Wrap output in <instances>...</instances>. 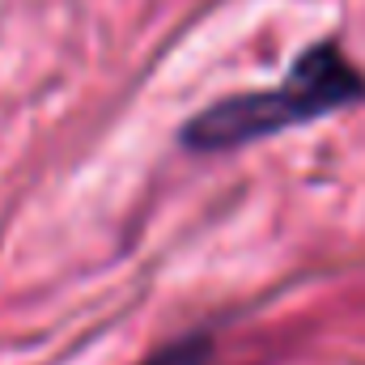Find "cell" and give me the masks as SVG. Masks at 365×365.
Instances as JSON below:
<instances>
[{
    "instance_id": "7a4b0ae2",
    "label": "cell",
    "mask_w": 365,
    "mask_h": 365,
    "mask_svg": "<svg viewBox=\"0 0 365 365\" xmlns=\"http://www.w3.org/2000/svg\"><path fill=\"white\" fill-rule=\"evenodd\" d=\"M204 357H208V340H182V344L158 353L153 361H145V365H204Z\"/></svg>"
},
{
    "instance_id": "6da1fadb",
    "label": "cell",
    "mask_w": 365,
    "mask_h": 365,
    "mask_svg": "<svg viewBox=\"0 0 365 365\" xmlns=\"http://www.w3.org/2000/svg\"><path fill=\"white\" fill-rule=\"evenodd\" d=\"M361 98L365 77L357 73V64L336 43H314L306 56H297V64L276 90L238 93L200 110L182 128V145L195 153H225V149L276 136L284 128L323 119L331 110H344Z\"/></svg>"
}]
</instances>
